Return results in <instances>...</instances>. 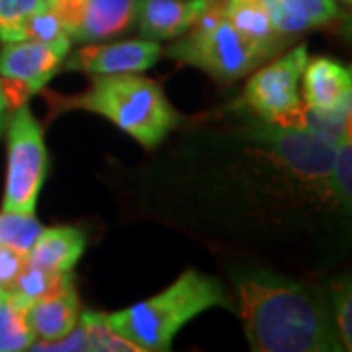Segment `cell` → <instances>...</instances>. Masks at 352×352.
Here are the masks:
<instances>
[{"label":"cell","instance_id":"cell-6","mask_svg":"<svg viewBox=\"0 0 352 352\" xmlns=\"http://www.w3.org/2000/svg\"><path fill=\"white\" fill-rule=\"evenodd\" d=\"M307 59V45L300 43L258 69L243 90L245 108L272 126L307 127V112L300 92Z\"/></svg>","mask_w":352,"mask_h":352},{"label":"cell","instance_id":"cell-3","mask_svg":"<svg viewBox=\"0 0 352 352\" xmlns=\"http://www.w3.org/2000/svg\"><path fill=\"white\" fill-rule=\"evenodd\" d=\"M212 307L235 311L223 282L198 270H186L161 294L106 317L113 331L141 352L170 351L176 333Z\"/></svg>","mask_w":352,"mask_h":352},{"label":"cell","instance_id":"cell-4","mask_svg":"<svg viewBox=\"0 0 352 352\" xmlns=\"http://www.w3.org/2000/svg\"><path fill=\"white\" fill-rule=\"evenodd\" d=\"M61 108L100 113L145 149L159 147L180 122L163 88L141 73L96 75L82 94L61 100Z\"/></svg>","mask_w":352,"mask_h":352},{"label":"cell","instance_id":"cell-15","mask_svg":"<svg viewBox=\"0 0 352 352\" xmlns=\"http://www.w3.org/2000/svg\"><path fill=\"white\" fill-rule=\"evenodd\" d=\"M226 18L245 39H249L264 59L282 53L292 39L278 34L263 0H226Z\"/></svg>","mask_w":352,"mask_h":352},{"label":"cell","instance_id":"cell-22","mask_svg":"<svg viewBox=\"0 0 352 352\" xmlns=\"http://www.w3.org/2000/svg\"><path fill=\"white\" fill-rule=\"evenodd\" d=\"M25 38L47 45L57 55H61L63 59L69 55L71 43H73L71 38H69V34H67V30H65V25L61 24V20L50 8L43 10V12H38L36 16H32L28 20Z\"/></svg>","mask_w":352,"mask_h":352},{"label":"cell","instance_id":"cell-20","mask_svg":"<svg viewBox=\"0 0 352 352\" xmlns=\"http://www.w3.org/2000/svg\"><path fill=\"white\" fill-rule=\"evenodd\" d=\"M78 321L87 331L88 351L94 352H139V349L127 340L126 337L118 335L110 325L106 314L100 311H82L78 315Z\"/></svg>","mask_w":352,"mask_h":352},{"label":"cell","instance_id":"cell-9","mask_svg":"<svg viewBox=\"0 0 352 352\" xmlns=\"http://www.w3.org/2000/svg\"><path fill=\"white\" fill-rule=\"evenodd\" d=\"M303 106L325 120L351 118V69L331 57L307 59L303 69Z\"/></svg>","mask_w":352,"mask_h":352},{"label":"cell","instance_id":"cell-18","mask_svg":"<svg viewBox=\"0 0 352 352\" xmlns=\"http://www.w3.org/2000/svg\"><path fill=\"white\" fill-rule=\"evenodd\" d=\"M73 282H75L73 270L71 272H53V270H45V268L25 263L22 272L14 280V284L8 288V292H12L14 296L22 298L25 302L34 303L55 294V292H59Z\"/></svg>","mask_w":352,"mask_h":352},{"label":"cell","instance_id":"cell-10","mask_svg":"<svg viewBox=\"0 0 352 352\" xmlns=\"http://www.w3.org/2000/svg\"><path fill=\"white\" fill-rule=\"evenodd\" d=\"M161 57V45L153 39H129L118 43H87L75 51L67 63V71H82L88 75H122L143 73Z\"/></svg>","mask_w":352,"mask_h":352},{"label":"cell","instance_id":"cell-11","mask_svg":"<svg viewBox=\"0 0 352 352\" xmlns=\"http://www.w3.org/2000/svg\"><path fill=\"white\" fill-rule=\"evenodd\" d=\"M210 0H135L141 38L173 39L186 34Z\"/></svg>","mask_w":352,"mask_h":352},{"label":"cell","instance_id":"cell-24","mask_svg":"<svg viewBox=\"0 0 352 352\" xmlns=\"http://www.w3.org/2000/svg\"><path fill=\"white\" fill-rule=\"evenodd\" d=\"M333 192L335 198L339 200L340 208L351 214L352 204V143L351 135H342L337 141V151H335V163L331 173Z\"/></svg>","mask_w":352,"mask_h":352},{"label":"cell","instance_id":"cell-28","mask_svg":"<svg viewBox=\"0 0 352 352\" xmlns=\"http://www.w3.org/2000/svg\"><path fill=\"white\" fill-rule=\"evenodd\" d=\"M6 108H8V104H6V96H4V90H2V82H0V116H4Z\"/></svg>","mask_w":352,"mask_h":352},{"label":"cell","instance_id":"cell-23","mask_svg":"<svg viewBox=\"0 0 352 352\" xmlns=\"http://www.w3.org/2000/svg\"><path fill=\"white\" fill-rule=\"evenodd\" d=\"M327 298L331 311L337 323L340 340L346 351L352 349V292L351 278L340 276L335 282H329Z\"/></svg>","mask_w":352,"mask_h":352},{"label":"cell","instance_id":"cell-1","mask_svg":"<svg viewBox=\"0 0 352 352\" xmlns=\"http://www.w3.org/2000/svg\"><path fill=\"white\" fill-rule=\"evenodd\" d=\"M178 157L176 184L204 217L233 219L235 233L282 237L349 219L335 198L331 173L339 139L311 127H280L251 113V122L190 139Z\"/></svg>","mask_w":352,"mask_h":352},{"label":"cell","instance_id":"cell-16","mask_svg":"<svg viewBox=\"0 0 352 352\" xmlns=\"http://www.w3.org/2000/svg\"><path fill=\"white\" fill-rule=\"evenodd\" d=\"M135 20V0H88L87 12L71 36L78 43H96L127 32Z\"/></svg>","mask_w":352,"mask_h":352},{"label":"cell","instance_id":"cell-30","mask_svg":"<svg viewBox=\"0 0 352 352\" xmlns=\"http://www.w3.org/2000/svg\"><path fill=\"white\" fill-rule=\"evenodd\" d=\"M0 247H2V243H0Z\"/></svg>","mask_w":352,"mask_h":352},{"label":"cell","instance_id":"cell-17","mask_svg":"<svg viewBox=\"0 0 352 352\" xmlns=\"http://www.w3.org/2000/svg\"><path fill=\"white\" fill-rule=\"evenodd\" d=\"M30 302L0 288V352L28 351L36 335L28 321Z\"/></svg>","mask_w":352,"mask_h":352},{"label":"cell","instance_id":"cell-26","mask_svg":"<svg viewBox=\"0 0 352 352\" xmlns=\"http://www.w3.org/2000/svg\"><path fill=\"white\" fill-rule=\"evenodd\" d=\"M28 351H78V352H85L88 351V339H87V331L82 327V323H76L75 329L69 333V335H65L61 339L57 340H34L32 344H30V349Z\"/></svg>","mask_w":352,"mask_h":352},{"label":"cell","instance_id":"cell-19","mask_svg":"<svg viewBox=\"0 0 352 352\" xmlns=\"http://www.w3.org/2000/svg\"><path fill=\"white\" fill-rule=\"evenodd\" d=\"M47 8V0H0V41L12 43L28 39V20Z\"/></svg>","mask_w":352,"mask_h":352},{"label":"cell","instance_id":"cell-12","mask_svg":"<svg viewBox=\"0 0 352 352\" xmlns=\"http://www.w3.org/2000/svg\"><path fill=\"white\" fill-rule=\"evenodd\" d=\"M263 4L278 34L288 39L342 16L337 0H263Z\"/></svg>","mask_w":352,"mask_h":352},{"label":"cell","instance_id":"cell-27","mask_svg":"<svg viewBox=\"0 0 352 352\" xmlns=\"http://www.w3.org/2000/svg\"><path fill=\"white\" fill-rule=\"evenodd\" d=\"M24 266V252L14 251L10 247H0V288H10Z\"/></svg>","mask_w":352,"mask_h":352},{"label":"cell","instance_id":"cell-7","mask_svg":"<svg viewBox=\"0 0 352 352\" xmlns=\"http://www.w3.org/2000/svg\"><path fill=\"white\" fill-rule=\"evenodd\" d=\"M47 175L43 129L25 104L16 106L8 124V170L2 212L36 214L39 190Z\"/></svg>","mask_w":352,"mask_h":352},{"label":"cell","instance_id":"cell-5","mask_svg":"<svg viewBox=\"0 0 352 352\" xmlns=\"http://www.w3.org/2000/svg\"><path fill=\"white\" fill-rule=\"evenodd\" d=\"M166 55L198 67L219 82H235L266 61L263 53L226 18V0H210L190 25L188 34L175 41Z\"/></svg>","mask_w":352,"mask_h":352},{"label":"cell","instance_id":"cell-8","mask_svg":"<svg viewBox=\"0 0 352 352\" xmlns=\"http://www.w3.org/2000/svg\"><path fill=\"white\" fill-rule=\"evenodd\" d=\"M65 59L55 51L34 41H12L0 50V82L6 104L20 106L39 92L61 69Z\"/></svg>","mask_w":352,"mask_h":352},{"label":"cell","instance_id":"cell-29","mask_svg":"<svg viewBox=\"0 0 352 352\" xmlns=\"http://www.w3.org/2000/svg\"><path fill=\"white\" fill-rule=\"evenodd\" d=\"M2 124H4V116H0V131H2Z\"/></svg>","mask_w":352,"mask_h":352},{"label":"cell","instance_id":"cell-21","mask_svg":"<svg viewBox=\"0 0 352 352\" xmlns=\"http://www.w3.org/2000/svg\"><path fill=\"white\" fill-rule=\"evenodd\" d=\"M43 226L36 219V214L2 212L0 214V243L14 251L28 254L38 239Z\"/></svg>","mask_w":352,"mask_h":352},{"label":"cell","instance_id":"cell-25","mask_svg":"<svg viewBox=\"0 0 352 352\" xmlns=\"http://www.w3.org/2000/svg\"><path fill=\"white\" fill-rule=\"evenodd\" d=\"M47 2H50V10H53L55 16L61 20V24L65 25V30L71 38L85 18L88 0H47Z\"/></svg>","mask_w":352,"mask_h":352},{"label":"cell","instance_id":"cell-14","mask_svg":"<svg viewBox=\"0 0 352 352\" xmlns=\"http://www.w3.org/2000/svg\"><path fill=\"white\" fill-rule=\"evenodd\" d=\"M85 249L87 237L78 227H47L41 229L34 247L25 254V263L53 272H71Z\"/></svg>","mask_w":352,"mask_h":352},{"label":"cell","instance_id":"cell-13","mask_svg":"<svg viewBox=\"0 0 352 352\" xmlns=\"http://www.w3.org/2000/svg\"><path fill=\"white\" fill-rule=\"evenodd\" d=\"M80 303L76 296L75 282L43 300L30 303L28 321L36 335V340H57L69 335L78 323Z\"/></svg>","mask_w":352,"mask_h":352},{"label":"cell","instance_id":"cell-2","mask_svg":"<svg viewBox=\"0 0 352 352\" xmlns=\"http://www.w3.org/2000/svg\"><path fill=\"white\" fill-rule=\"evenodd\" d=\"M239 314L254 352L346 351L321 289L270 268L233 272Z\"/></svg>","mask_w":352,"mask_h":352}]
</instances>
